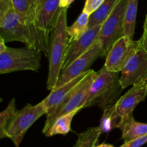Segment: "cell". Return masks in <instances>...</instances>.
<instances>
[{"label": "cell", "mask_w": 147, "mask_h": 147, "mask_svg": "<svg viewBox=\"0 0 147 147\" xmlns=\"http://www.w3.org/2000/svg\"><path fill=\"white\" fill-rule=\"evenodd\" d=\"M0 37L6 43L21 42L47 54L49 35L34 24L24 22L14 9L11 0H0Z\"/></svg>", "instance_id": "6da1fadb"}, {"label": "cell", "mask_w": 147, "mask_h": 147, "mask_svg": "<svg viewBox=\"0 0 147 147\" xmlns=\"http://www.w3.org/2000/svg\"><path fill=\"white\" fill-rule=\"evenodd\" d=\"M67 9L68 8L62 9L57 23L49 35L47 54L49 60V72L47 89L50 91L57 84L70 43V37L67 31Z\"/></svg>", "instance_id": "7a4b0ae2"}, {"label": "cell", "mask_w": 147, "mask_h": 147, "mask_svg": "<svg viewBox=\"0 0 147 147\" xmlns=\"http://www.w3.org/2000/svg\"><path fill=\"white\" fill-rule=\"evenodd\" d=\"M120 73L111 72L104 65L96 72L83 109L98 106L103 111L113 107L121 96L123 90Z\"/></svg>", "instance_id": "3957f363"}, {"label": "cell", "mask_w": 147, "mask_h": 147, "mask_svg": "<svg viewBox=\"0 0 147 147\" xmlns=\"http://www.w3.org/2000/svg\"><path fill=\"white\" fill-rule=\"evenodd\" d=\"M47 112L48 111L42 101L34 106L27 104L20 110L17 109L6 124L0 138H8L15 147H20L28 129Z\"/></svg>", "instance_id": "277c9868"}, {"label": "cell", "mask_w": 147, "mask_h": 147, "mask_svg": "<svg viewBox=\"0 0 147 147\" xmlns=\"http://www.w3.org/2000/svg\"><path fill=\"white\" fill-rule=\"evenodd\" d=\"M42 52L26 46L22 48L7 47L0 52V73L22 70L37 72L41 67Z\"/></svg>", "instance_id": "5b68a950"}, {"label": "cell", "mask_w": 147, "mask_h": 147, "mask_svg": "<svg viewBox=\"0 0 147 147\" xmlns=\"http://www.w3.org/2000/svg\"><path fill=\"white\" fill-rule=\"evenodd\" d=\"M96 75V72L93 70H90L85 78L60 104L49 111L48 113L46 114V121L42 129V133L46 131L52 123L60 116L70 113L75 111H80L83 109L87 100L89 90Z\"/></svg>", "instance_id": "8992f818"}, {"label": "cell", "mask_w": 147, "mask_h": 147, "mask_svg": "<svg viewBox=\"0 0 147 147\" xmlns=\"http://www.w3.org/2000/svg\"><path fill=\"white\" fill-rule=\"evenodd\" d=\"M127 1L120 0L102 24L97 41L103 49V56L107 55L112 45L124 35V17Z\"/></svg>", "instance_id": "52a82bcc"}, {"label": "cell", "mask_w": 147, "mask_h": 147, "mask_svg": "<svg viewBox=\"0 0 147 147\" xmlns=\"http://www.w3.org/2000/svg\"><path fill=\"white\" fill-rule=\"evenodd\" d=\"M147 96V83L142 82L132 86L126 93L119 98L117 103L110 109L112 129L119 128L123 121L133 116V112L139 103Z\"/></svg>", "instance_id": "ba28073f"}, {"label": "cell", "mask_w": 147, "mask_h": 147, "mask_svg": "<svg viewBox=\"0 0 147 147\" xmlns=\"http://www.w3.org/2000/svg\"><path fill=\"white\" fill-rule=\"evenodd\" d=\"M139 49L140 40H134L129 36L123 35L111 47L104 66L110 71L121 73Z\"/></svg>", "instance_id": "9c48e42d"}, {"label": "cell", "mask_w": 147, "mask_h": 147, "mask_svg": "<svg viewBox=\"0 0 147 147\" xmlns=\"http://www.w3.org/2000/svg\"><path fill=\"white\" fill-rule=\"evenodd\" d=\"M102 56H103V50L99 42L96 40L94 45L86 53L61 70L55 88L63 86L80 75L91 70L90 67L93 63Z\"/></svg>", "instance_id": "30bf717a"}, {"label": "cell", "mask_w": 147, "mask_h": 147, "mask_svg": "<svg viewBox=\"0 0 147 147\" xmlns=\"http://www.w3.org/2000/svg\"><path fill=\"white\" fill-rule=\"evenodd\" d=\"M120 82L123 88L142 82L147 83V52L139 49L121 72Z\"/></svg>", "instance_id": "8fae6325"}, {"label": "cell", "mask_w": 147, "mask_h": 147, "mask_svg": "<svg viewBox=\"0 0 147 147\" xmlns=\"http://www.w3.org/2000/svg\"><path fill=\"white\" fill-rule=\"evenodd\" d=\"M61 10L60 0H39L34 26L50 35V32L57 23Z\"/></svg>", "instance_id": "7c38bea8"}, {"label": "cell", "mask_w": 147, "mask_h": 147, "mask_svg": "<svg viewBox=\"0 0 147 147\" xmlns=\"http://www.w3.org/2000/svg\"><path fill=\"white\" fill-rule=\"evenodd\" d=\"M101 26L102 24H99L92 28H88L81 37L77 40L70 42L66 52L63 69L86 53L94 45L97 40Z\"/></svg>", "instance_id": "4fadbf2b"}, {"label": "cell", "mask_w": 147, "mask_h": 147, "mask_svg": "<svg viewBox=\"0 0 147 147\" xmlns=\"http://www.w3.org/2000/svg\"><path fill=\"white\" fill-rule=\"evenodd\" d=\"M90 71V70H89ZM83 73L80 75L79 76L76 77V78L73 79L72 80L69 81L68 83H65L63 86L57 88L53 89L51 90L50 94L48 95L47 97H46L44 100H42V103L45 106L47 111H50L53 108L56 107L59 104L63 101L65 98L77 87L79 85V83L85 78L86 76L88 75V72ZM48 113V112H47Z\"/></svg>", "instance_id": "5bb4252c"}, {"label": "cell", "mask_w": 147, "mask_h": 147, "mask_svg": "<svg viewBox=\"0 0 147 147\" xmlns=\"http://www.w3.org/2000/svg\"><path fill=\"white\" fill-rule=\"evenodd\" d=\"M119 129L121 131V138L124 142L147 135V123L136 121L134 116L123 121Z\"/></svg>", "instance_id": "9a60e30c"}, {"label": "cell", "mask_w": 147, "mask_h": 147, "mask_svg": "<svg viewBox=\"0 0 147 147\" xmlns=\"http://www.w3.org/2000/svg\"><path fill=\"white\" fill-rule=\"evenodd\" d=\"M11 2L15 11L24 22L34 24L39 0H11Z\"/></svg>", "instance_id": "2e32d148"}, {"label": "cell", "mask_w": 147, "mask_h": 147, "mask_svg": "<svg viewBox=\"0 0 147 147\" xmlns=\"http://www.w3.org/2000/svg\"><path fill=\"white\" fill-rule=\"evenodd\" d=\"M78 111H75L57 118L43 134L47 137L55 135H66L68 134L71 131V123L73 117Z\"/></svg>", "instance_id": "e0dca14e"}, {"label": "cell", "mask_w": 147, "mask_h": 147, "mask_svg": "<svg viewBox=\"0 0 147 147\" xmlns=\"http://www.w3.org/2000/svg\"><path fill=\"white\" fill-rule=\"evenodd\" d=\"M119 1L120 0H105L103 4L90 16L88 29L103 24Z\"/></svg>", "instance_id": "ac0fdd59"}, {"label": "cell", "mask_w": 147, "mask_h": 147, "mask_svg": "<svg viewBox=\"0 0 147 147\" xmlns=\"http://www.w3.org/2000/svg\"><path fill=\"white\" fill-rule=\"evenodd\" d=\"M139 0H128L125 11L124 35L134 38Z\"/></svg>", "instance_id": "d6986e66"}, {"label": "cell", "mask_w": 147, "mask_h": 147, "mask_svg": "<svg viewBox=\"0 0 147 147\" xmlns=\"http://www.w3.org/2000/svg\"><path fill=\"white\" fill-rule=\"evenodd\" d=\"M102 133L100 126L88 128L78 135L73 147H96Z\"/></svg>", "instance_id": "ffe728a7"}, {"label": "cell", "mask_w": 147, "mask_h": 147, "mask_svg": "<svg viewBox=\"0 0 147 147\" xmlns=\"http://www.w3.org/2000/svg\"><path fill=\"white\" fill-rule=\"evenodd\" d=\"M90 16L83 11L72 25L70 27L67 26V31L70 37V42L77 40L86 32L88 27Z\"/></svg>", "instance_id": "44dd1931"}, {"label": "cell", "mask_w": 147, "mask_h": 147, "mask_svg": "<svg viewBox=\"0 0 147 147\" xmlns=\"http://www.w3.org/2000/svg\"><path fill=\"white\" fill-rule=\"evenodd\" d=\"M105 0H86L83 11L91 15L103 4Z\"/></svg>", "instance_id": "7402d4cb"}, {"label": "cell", "mask_w": 147, "mask_h": 147, "mask_svg": "<svg viewBox=\"0 0 147 147\" xmlns=\"http://www.w3.org/2000/svg\"><path fill=\"white\" fill-rule=\"evenodd\" d=\"M146 143H147V135L124 142L123 144L119 147H142Z\"/></svg>", "instance_id": "603a6c76"}, {"label": "cell", "mask_w": 147, "mask_h": 147, "mask_svg": "<svg viewBox=\"0 0 147 147\" xmlns=\"http://www.w3.org/2000/svg\"><path fill=\"white\" fill-rule=\"evenodd\" d=\"M141 48L147 52V14L145 19L144 24V32L142 37L140 39Z\"/></svg>", "instance_id": "cb8c5ba5"}, {"label": "cell", "mask_w": 147, "mask_h": 147, "mask_svg": "<svg viewBox=\"0 0 147 147\" xmlns=\"http://www.w3.org/2000/svg\"><path fill=\"white\" fill-rule=\"evenodd\" d=\"M75 0H60V8H68L69 6Z\"/></svg>", "instance_id": "d4e9b609"}, {"label": "cell", "mask_w": 147, "mask_h": 147, "mask_svg": "<svg viewBox=\"0 0 147 147\" xmlns=\"http://www.w3.org/2000/svg\"><path fill=\"white\" fill-rule=\"evenodd\" d=\"M96 147H115L113 145L109 144H101L100 145H97Z\"/></svg>", "instance_id": "484cf974"}]
</instances>
